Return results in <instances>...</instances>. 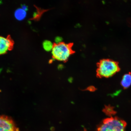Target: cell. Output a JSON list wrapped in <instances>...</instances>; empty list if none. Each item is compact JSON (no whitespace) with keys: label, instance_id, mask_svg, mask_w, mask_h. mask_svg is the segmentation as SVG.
I'll list each match as a JSON object with an SVG mask.
<instances>
[{"label":"cell","instance_id":"cell-3","mask_svg":"<svg viewBox=\"0 0 131 131\" xmlns=\"http://www.w3.org/2000/svg\"><path fill=\"white\" fill-rule=\"evenodd\" d=\"M72 46V43H66L63 42L54 44L51 51L54 59L60 62L66 61L73 53Z\"/></svg>","mask_w":131,"mask_h":131},{"label":"cell","instance_id":"cell-11","mask_svg":"<svg viewBox=\"0 0 131 131\" xmlns=\"http://www.w3.org/2000/svg\"><path fill=\"white\" fill-rule=\"evenodd\" d=\"M62 39L60 37H57L55 39V43H59L62 42Z\"/></svg>","mask_w":131,"mask_h":131},{"label":"cell","instance_id":"cell-14","mask_svg":"<svg viewBox=\"0 0 131 131\" xmlns=\"http://www.w3.org/2000/svg\"><path fill=\"white\" fill-rule=\"evenodd\" d=\"M22 9L24 10H25L27 11V6L25 5H23L22 6Z\"/></svg>","mask_w":131,"mask_h":131},{"label":"cell","instance_id":"cell-5","mask_svg":"<svg viewBox=\"0 0 131 131\" xmlns=\"http://www.w3.org/2000/svg\"><path fill=\"white\" fill-rule=\"evenodd\" d=\"M14 44V41L9 36L7 37H0V55L12 50Z\"/></svg>","mask_w":131,"mask_h":131},{"label":"cell","instance_id":"cell-12","mask_svg":"<svg viewBox=\"0 0 131 131\" xmlns=\"http://www.w3.org/2000/svg\"><path fill=\"white\" fill-rule=\"evenodd\" d=\"M127 23L128 27L131 28V18H129L127 19Z\"/></svg>","mask_w":131,"mask_h":131},{"label":"cell","instance_id":"cell-10","mask_svg":"<svg viewBox=\"0 0 131 131\" xmlns=\"http://www.w3.org/2000/svg\"><path fill=\"white\" fill-rule=\"evenodd\" d=\"M43 11H42L40 9H37V12L34 13L33 16V19L34 20H37L40 17V16H41L42 12H43Z\"/></svg>","mask_w":131,"mask_h":131},{"label":"cell","instance_id":"cell-8","mask_svg":"<svg viewBox=\"0 0 131 131\" xmlns=\"http://www.w3.org/2000/svg\"><path fill=\"white\" fill-rule=\"evenodd\" d=\"M26 15V11L22 8L18 9L15 12V16L16 18L19 20H22L24 19Z\"/></svg>","mask_w":131,"mask_h":131},{"label":"cell","instance_id":"cell-15","mask_svg":"<svg viewBox=\"0 0 131 131\" xmlns=\"http://www.w3.org/2000/svg\"><path fill=\"white\" fill-rule=\"evenodd\" d=\"M73 81V79L72 78H69L68 81L70 82V83H71Z\"/></svg>","mask_w":131,"mask_h":131},{"label":"cell","instance_id":"cell-6","mask_svg":"<svg viewBox=\"0 0 131 131\" xmlns=\"http://www.w3.org/2000/svg\"><path fill=\"white\" fill-rule=\"evenodd\" d=\"M121 85L124 89L128 88L131 85V74L130 73L126 74L122 78L121 82Z\"/></svg>","mask_w":131,"mask_h":131},{"label":"cell","instance_id":"cell-13","mask_svg":"<svg viewBox=\"0 0 131 131\" xmlns=\"http://www.w3.org/2000/svg\"><path fill=\"white\" fill-rule=\"evenodd\" d=\"M58 68L59 70H62L63 68V65L62 64H60L58 65Z\"/></svg>","mask_w":131,"mask_h":131},{"label":"cell","instance_id":"cell-9","mask_svg":"<svg viewBox=\"0 0 131 131\" xmlns=\"http://www.w3.org/2000/svg\"><path fill=\"white\" fill-rule=\"evenodd\" d=\"M54 44L52 42L49 40H45L42 44L43 48L46 51L50 52L52 51L53 47Z\"/></svg>","mask_w":131,"mask_h":131},{"label":"cell","instance_id":"cell-2","mask_svg":"<svg viewBox=\"0 0 131 131\" xmlns=\"http://www.w3.org/2000/svg\"><path fill=\"white\" fill-rule=\"evenodd\" d=\"M125 121L117 117L105 119L98 126L97 131H125Z\"/></svg>","mask_w":131,"mask_h":131},{"label":"cell","instance_id":"cell-4","mask_svg":"<svg viewBox=\"0 0 131 131\" xmlns=\"http://www.w3.org/2000/svg\"><path fill=\"white\" fill-rule=\"evenodd\" d=\"M14 121L11 117L0 116V131H18Z\"/></svg>","mask_w":131,"mask_h":131},{"label":"cell","instance_id":"cell-7","mask_svg":"<svg viewBox=\"0 0 131 131\" xmlns=\"http://www.w3.org/2000/svg\"><path fill=\"white\" fill-rule=\"evenodd\" d=\"M114 108V106H111L110 105H105L103 111L106 115L112 117L117 113V112L115 110Z\"/></svg>","mask_w":131,"mask_h":131},{"label":"cell","instance_id":"cell-1","mask_svg":"<svg viewBox=\"0 0 131 131\" xmlns=\"http://www.w3.org/2000/svg\"><path fill=\"white\" fill-rule=\"evenodd\" d=\"M120 70L118 62L110 59H103L98 63L97 75L100 78H109Z\"/></svg>","mask_w":131,"mask_h":131}]
</instances>
